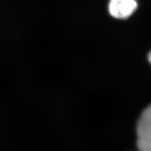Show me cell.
<instances>
[{
  "instance_id": "obj_1",
  "label": "cell",
  "mask_w": 151,
  "mask_h": 151,
  "mask_svg": "<svg viewBox=\"0 0 151 151\" xmlns=\"http://www.w3.org/2000/svg\"><path fill=\"white\" fill-rule=\"evenodd\" d=\"M137 8L136 0H110L108 9L110 15L116 18L129 17Z\"/></svg>"
},
{
  "instance_id": "obj_2",
  "label": "cell",
  "mask_w": 151,
  "mask_h": 151,
  "mask_svg": "<svg viewBox=\"0 0 151 151\" xmlns=\"http://www.w3.org/2000/svg\"><path fill=\"white\" fill-rule=\"evenodd\" d=\"M148 60H149V61L150 64H151V51L150 52V53H149V55H148Z\"/></svg>"
}]
</instances>
